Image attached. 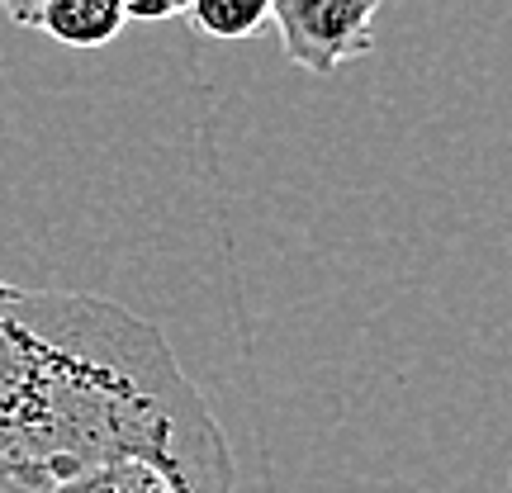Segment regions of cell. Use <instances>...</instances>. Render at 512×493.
I'll return each mask as SVG.
<instances>
[{
    "instance_id": "cell-4",
    "label": "cell",
    "mask_w": 512,
    "mask_h": 493,
    "mask_svg": "<svg viewBox=\"0 0 512 493\" xmlns=\"http://www.w3.org/2000/svg\"><path fill=\"white\" fill-rule=\"evenodd\" d=\"M124 24V0H48L38 19V29L62 48H105Z\"/></svg>"
},
{
    "instance_id": "cell-2",
    "label": "cell",
    "mask_w": 512,
    "mask_h": 493,
    "mask_svg": "<svg viewBox=\"0 0 512 493\" xmlns=\"http://www.w3.org/2000/svg\"><path fill=\"white\" fill-rule=\"evenodd\" d=\"M233 451L228 437L185 446V451H133L81 475L62 479L48 493H233Z\"/></svg>"
},
{
    "instance_id": "cell-5",
    "label": "cell",
    "mask_w": 512,
    "mask_h": 493,
    "mask_svg": "<svg viewBox=\"0 0 512 493\" xmlns=\"http://www.w3.org/2000/svg\"><path fill=\"white\" fill-rule=\"evenodd\" d=\"M185 15L195 19V29L219 43L256 34L266 19H271V0H190Z\"/></svg>"
},
{
    "instance_id": "cell-7",
    "label": "cell",
    "mask_w": 512,
    "mask_h": 493,
    "mask_svg": "<svg viewBox=\"0 0 512 493\" xmlns=\"http://www.w3.org/2000/svg\"><path fill=\"white\" fill-rule=\"evenodd\" d=\"M43 5L48 0H0V10L10 24H24V29H38V19H43Z\"/></svg>"
},
{
    "instance_id": "cell-1",
    "label": "cell",
    "mask_w": 512,
    "mask_h": 493,
    "mask_svg": "<svg viewBox=\"0 0 512 493\" xmlns=\"http://www.w3.org/2000/svg\"><path fill=\"white\" fill-rule=\"evenodd\" d=\"M223 441L171 342L124 304L0 290V484L48 493L133 451Z\"/></svg>"
},
{
    "instance_id": "cell-8",
    "label": "cell",
    "mask_w": 512,
    "mask_h": 493,
    "mask_svg": "<svg viewBox=\"0 0 512 493\" xmlns=\"http://www.w3.org/2000/svg\"><path fill=\"white\" fill-rule=\"evenodd\" d=\"M0 493H15V489H5V484H0Z\"/></svg>"
},
{
    "instance_id": "cell-9",
    "label": "cell",
    "mask_w": 512,
    "mask_h": 493,
    "mask_svg": "<svg viewBox=\"0 0 512 493\" xmlns=\"http://www.w3.org/2000/svg\"><path fill=\"white\" fill-rule=\"evenodd\" d=\"M0 290H5V280H0Z\"/></svg>"
},
{
    "instance_id": "cell-6",
    "label": "cell",
    "mask_w": 512,
    "mask_h": 493,
    "mask_svg": "<svg viewBox=\"0 0 512 493\" xmlns=\"http://www.w3.org/2000/svg\"><path fill=\"white\" fill-rule=\"evenodd\" d=\"M190 10V0H124L128 19H143V24H162V19H176Z\"/></svg>"
},
{
    "instance_id": "cell-3",
    "label": "cell",
    "mask_w": 512,
    "mask_h": 493,
    "mask_svg": "<svg viewBox=\"0 0 512 493\" xmlns=\"http://www.w3.org/2000/svg\"><path fill=\"white\" fill-rule=\"evenodd\" d=\"M380 5L384 0H271V24L299 72L337 76L375 48Z\"/></svg>"
}]
</instances>
